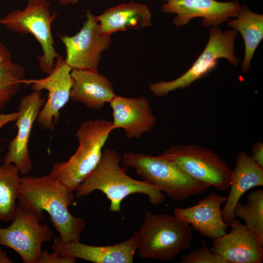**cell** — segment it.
I'll use <instances>...</instances> for the list:
<instances>
[{
	"instance_id": "14",
	"label": "cell",
	"mask_w": 263,
	"mask_h": 263,
	"mask_svg": "<svg viewBox=\"0 0 263 263\" xmlns=\"http://www.w3.org/2000/svg\"><path fill=\"white\" fill-rule=\"evenodd\" d=\"M53 251L61 256H71L95 263H132L137 251L138 231L130 238L107 246H94L79 241L64 242L53 236Z\"/></svg>"
},
{
	"instance_id": "31",
	"label": "cell",
	"mask_w": 263,
	"mask_h": 263,
	"mask_svg": "<svg viewBox=\"0 0 263 263\" xmlns=\"http://www.w3.org/2000/svg\"><path fill=\"white\" fill-rule=\"evenodd\" d=\"M60 4L66 6L68 4H76L79 0H56Z\"/></svg>"
},
{
	"instance_id": "2",
	"label": "cell",
	"mask_w": 263,
	"mask_h": 263,
	"mask_svg": "<svg viewBox=\"0 0 263 263\" xmlns=\"http://www.w3.org/2000/svg\"><path fill=\"white\" fill-rule=\"evenodd\" d=\"M121 160L117 151L106 149L98 165L75 190V197L79 198L100 190L110 201L109 210L113 212H120L122 200L134 193L146 195L153 205L163 204L165 196L162 191L144 180L129 176L120 166Z\"/></svg>"
},
{
	"instance_id": "16",
	"label": "cell",
	"mask_w": 263,
	"mask_h": 263,
	"mask_svg": "<svg viewBox=\"0 0 263 263\" xmlns=\"http://www.w3.org/2000/svg\"><path fill=\"white\" fill-rule=\"evenodd\" d=\"M113 120L112 129H123L128 139L140 138L156 124L148 99L144 96L115 95L110 102Z\"/></svg>"
},
{
	"instance_id": "28",
	"label": "cell",
	"mask_w": 263,
	"mask_h": 263,
	"mask_svg": "<svg viewBox=\"0 0 263 263\" xmlns=\"http://www.w3.org/2000/svg\"><path fill=\"white\" fill-rule=\"evenodd\" d=\"M19 115V111L7 113H0V130L8 123L16 121Z\"/></svg>"
},
{
	"instance_id": "18",
	"label": "cell",
	"mask_w": 263,
	"mask_h": 263,
	"mask_svg": "<svg viewBox=\"0 0 263 263\" xmlns=\"http://www.w3.org/2000/svg\"><path fill=\"white\" fill-rule=\"evenodd\" d=\"M70 99L90 109L99 110L115 97L111 81L96 70H72Z\"/></svg>"
},
{
	"instance_id": "12",
	"label": "cell",
	"mask_w": 263,
	"mask_h": 263,
	"mask_svg": "<svg viewBox=\"0 0 263 263\" xmlns=\"http://www.w3.org/2000/svg\"><path fill=\"white\" fill-rule=\"evenodd\" d=\"M161 11L175 14L173 22L178 27L188 24L190 20L201 18L205 27H215L235 18L241 9L237 0L219 1L216 0H163Z\"/></svg>"
},
{
	"instance_id": "20",
	"label": "cell",
	"mask_w": 263,
	"mask_h": 263,
	"mask_svg": "<svg viewBox=\"0 0 263 263\" xmlns=\"http://www.w3.org/2000/svg\"><path fill=\"white\" fill-rule=\"evenodd\" d=\"M151 11L147 5L133 1L111 7L96 16L102 33L109 36L151 26Z\"/></svg>"
},
{
	"instance_id": "6",
	"label": "cell",
	"mask_w": 263,
	"mask_h": 263,
	"mask_svg": "<svg viewBox=\"0 0 263 263\" xmlns=\"http://www.w3.org/2000/svg\"><path fill=\"white\" fill-rule=\"evenodd\" d=\"M57 14L51 12L48 0H28L23 9H14L0 18V24L17 33L31 34L42 49L37 55L40 70L46 74L53 70L60 55L56 50L52 25Z\"/></svg>"
},
{
	"instance_id": "29",
	"label": "cell",
	"mask_w": 263,
	"mask_h": 263,
	"mask_svg": "<svg viewBox=\"0 0 263 263\" xmlns=\"http://www.w3.org/2000/svg\"><path fill=\"white\" fill-rule=\"evenodd\" d=\"M12 62L10 51L7 47L0 41V65L8 64Z\"/></svg>"
},
{
	"instance_id": "5",
	"label": "cell",
	"mask_w": 263,
	"mask_h": 263,
	"mask_svg": "<svg viewBox=\"0 0 263 263\" xmlns=\"http://www.w3.org/2000/svg\"><path fill=\"white\" fill-rule=\"evenodd\" d=\"M122 160L125 167L135 169L144 181L164 192L173 201L202 194L209 187L160 155L128 152L123 154Z\"/></svg>"
},
{
	"instance_id": "9",
	"label": "cell",
	"mask_w": 263,
	"mask_h": 263,
	"mask_svg": "<svg viewBox=\"0 0 263 263\" xmlns=\"http://www.w3.org/2000/svg\"><path fill=\"white\" fill-rule=\"evenodd\" d=\"M40 222L33 213L18 204L12 224L7 227H0V245L16 251L24 263H37L42 244L50 242L54 236L47 225Z\"/></svg>"
},
{
	"instance_id": "27",
	"label": "cell",
	"mask_w": 263,
	"mask_h": 263,
	"mask_svg": "<svg viewBox=\"0 0 263 263\" xmlns=\"http://www.w3.org/2000/svg\"><path fill=\"white\" fill-rule=\"evenodd\" d=\"M251 157L263 168V143L261 141L256 142L253 144Z\"/></svg>"
},
{
	"instance_id": "15",
	"label": "cell",
	"mask_w": 263,
	"mask_h": 263,
	"mask_svg": "<svg viewBox=\"0 0 263 263\" xmlns=\"http://www.w3.org/2000/svg\"><path fill=\"white\" fill-rule=\"evenodd\" d=\"M229 225L230 231L214 240L210 251L228 263H262L263 242L239 220Z\"/></svg>"
},
{
	"instance_id": "30",
	"label": "cell",
	"mask_w": 263,
	"mask_h": 263,
	"mask_svg": "<svg viewBox=\"0 0 263 263\" xmlns=\"http://www.w3.org/2000/svg\"><path fill=\"white\" fill-rule=\"evenodd\" d=\"M13 261L8 256L6 252L0 248V263H12Z\"/></svg>"
},
{
	"instance_id": "21",
	"label": "cell",
	"mask_w": 263,
	"mask_h": 263,
	"mask_svg": "<svg viewBox=\"0 0 263 263\" xmlns=\"http://www.w3.org/2000/svg\"><path fill=\"white\" fill-rule=\"evenodd\" d=\"M230 29L239 32L244 41V56L241 64V71L246 73L256 50L263 39V15L252 12L248 7L241 5L237 16L226 22Z\"/></svg>"
},
{
	"instance_id": "4",
	"label": "cell",
	"mask_w": 263,
	"mask_h": 263,
	"mask_svg": "<svg viewBox=\"0 0 263 263\" xmlns=\"http://www.w3.org/2000/svg\"><path fill=\"white\" fill-rule=\"evenodd\" d=\"M112 131V121L105 119L82 122L75 133L78 142L76 150L67 161L54 164L49 174L72 191L75 190L99 164Z\"/></svg>"
},
{
	"instance_id": "7",
	"label": "cell",
	"mask_w": 263,
	"mask_h": 263,
	"mask_svg": "<svg viewBox=\"0 0 263 263\" xmlns=\"http://www.w3.org/2000/svg\"><path fill=\"white\" fill-rule=\"evenodd\" d=\"M237 33L235 29L225 30L223 32L219 27H211L205 48L190 68L174 80H161L149 84L150 92L154 96L161 97L177 89L188 88L212 71L219 58L226 59L234 66L238 65L241 59L235 55Z\"/></svg>"
},
{
	"instance_id": "25",
	"label": "cell",
	"mask_w": 263,
	"mask_h": 263,
	"mask_svg": "<svg viewBox=\"0 0 263 263\" xmlns=\"http://www.w3.org/2000/svg\"><path fill=\"white\" fill-rule=\"evenodd\" d=\"M202 246L183 255L180 263H228L223 257L212 253L206 246L205 241L202 240Z\"/></svg>"
},
{
	"instance_id": "10",
	"label": "cell",
	"mask_w": 263,
	"mask_h": 263,
	"mask_svg": "<svg viewBox=\"0 0 263 263\" xmlns=\"http://www.w3.org/2000/svg\"><path fill=\"white\" fill-rule=\"evenodd\" d=\"M86 20L75 35H59L66 49L65 63L72 70H96L102 53L112 42L111 36L100 30L96 16L88 9Z\"/></svg>"
},
{
	"instance_id": "8",
	"label": "cell",
	"mask_w": 263,
	"mask_h": 263,
	"mask_svg": "<svg viewBox=\"0 0 263 263\" xmlns=\"http://www.w3.org/2000/svg\"><path fill=\"white\" fill-rule=\"evenodd\" d=\"M160 155L209 187L221 191L230 188L232 169L210 149L197 145H173Z\"/></svg>"
},
{
	"instance_id": "17",
	"label": "cell",
	"mask_w": 263,
	"mask_h": 263,
	"mask_svg": "<svg viewBox=\"0 0 263 263\" xmlns=\"http://www.w3.org/2000/svg\"><path fill=\"white\" fill-rule=\"evenodd\" d=\"M226 201V197L211 193L194 206L174 207L173 214L201 235L214 240L227 232V225L223 221L221 208Z\"/></svg>"
},
{
	"instance_id": "1",
	"label": "cell",
	"mask_w": 263,
	"mask_h": 263,
	"mask_svg": "<svg viewBox=\"0 0 263 263\" xmlns=\"http://www.w3.org/2000/svg\"><path fill=\"white\" fill-rule=\"evenodd\" d=\"M75 195L59 180L49 174L40 177L24 175L20 178L18 204L43 221L46 211L56 230L64 242L79 241L86 223L84 219L73 216L69 207Z\"/></svg>"
},
{
	"instance_id": "3",
	"label": "cell",
	"mask_w": 263,
	"mask_h": 263,
	"mask_svg": "<svg viewBox=\"0 0 263 263\" xmlns=\"http://www.w3.org/2000/svg\"><path fill=\"white\" fill-rule=\"evenodd\" d=\"M192 229L188 223L174 215L146 210L138 230L139 257L164 262L173 260L190 247Z\"/></svg>"
},
{
	"instance_id": "19",
	"label": "cell",
	"mask_w": 263,
	"mask_h": 263,
	"mask_svg": "<svg viewBox=\"0 0 263 263\" xmlns=\"http://www.w3.org/2000/svg\"><path fill=\"white\" fill-rule=\"evenodd\" d=\"M230 183V192L222 209V218L226 224L236 219L234 208L242 196L251 188L263 186V168L245 151L240 152L232 169Z\"/></svg>"
},
{
	"instance_id": "23",
	"label": "cell",
	"mask_w": 263,
	"mask_h": 263,
	"mask_svg": "<svg viewBox=\"0 0 263 263\" xmlns=\"http://www.w3.org/2000/svg\"><path fill=\"white\" fill-rule=\"evenodd\" d=\"M235 217L243 220L246 227L263 242V190L250 192L245 204L238 202L234 208Z\"/></svg>"
},
{
	"instance_id": "26",
	"label": "cell",
	"mask_w": 263,
	"mask_h": 263,
	"mask_svg": "<svg viewBox=\"0 0 263 263\" xmlns=\"http://www.w3.org/2000/svg\"><path fill=\"white\" fill-rule=\"evenodd\" d=\"M76 258L67 256H61L54 251L49 253L47 250L41 251L37 263H75Z\"/></svg>"
},
{
	"instance_id": "22",
	"label": "cell",
	"mask_w": 263,
	"mask_h": 263,
	"mask_svg": "<svg viewBox=\"0 0 263 263\" xmlns=\"http://www.w3.org/2000/svg\"><path fill=\"white\" fill-rule=\"evenodd\" d=\"M12 164L0 166V221H12L17 208L20 177Z\"/></svg>"
},
{
	"instance_id": "24",
	"label": "cell",
	"mask_w": 263,
	"mask_h": 263,
	"mask_svg": "<svg viewBox=\"0 0 263 263\" xmlns=\"http://www.w3.org/2000/svg\"><path fill=\"white\" fill-rule=\"evenodd\" d=\"M24 70L19 63L0 65V111L18 93Z\"/></svg>"
},
{
	"instance_id": "11",
	"label": "cell",
	"mask_w": 263,
	"mask_h": 263,
	"mask_svg": "<svg viewBox=\"0 0 263 263\" xmlns=\"http://www.w3.org/2000/svg\"><path fill=\"white\" fill-rule=\"evenodd\" d=\"M71 71L72 69L60 55L47 76L21 80V84L31 85L33 91L41 92L45 90L48 93L47 99L37 119L41 129H52L60 118V110L69 101L73 85Z\"/></svg>"
},
{
	"instance_id": "13",
	"label": "cell",
	"mask_w": 263,
	"mask_h": 263,
	"mask_svg": "<svg viewBox=\"0 0 263 263\" xmlns=\"http://www.w3.org/2000/svg\"><path fill=\"white\" fill-rule=\"evenodd\" d=\"M45 101L42 92L33 91L22 97L19 103V115L15 124L17 133L9 142L3 164H14L19 173L24 176L32 169L28 149L29 139L34 122Z\"/></svg>"
}]
</instances>
